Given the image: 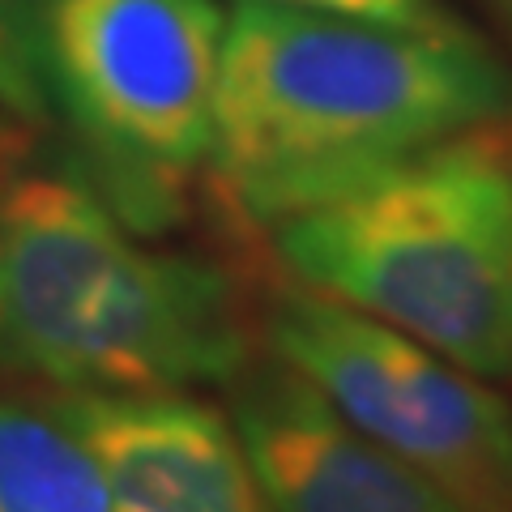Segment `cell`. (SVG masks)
<instances>
[{"mask_svg": "<svg viewBox=\"0 0 512 512\" xmlns=\"http://www.w3.org/2000/svg\"><path fill=\"white\" fill-rule=\"evenodd\" d=\"M487 5L495 9V18H500V22L512 30V0H487Z\"/></svg>", "mask_w": 512, "mask_h": 512, "instance_id": "7c38bea8", "label": "cell"}, {"mask_svg": "<svg viewBox=\"0 0 512 512\" xmlns=\"http://www.w3.org/2000/svg\"><path fill=\"white\" fill-rule=\"evenodd\" d=\"M274 5L342 13V18L384 22V26H440V22H448L436 0H274Z\"/></svg>", "mask_w": 512, "mask_h": 512, "instance_id": "9c48e42d", "label": "cell"}, {"mask_svg": "<svg viewBox=\"0 0 512 512\" xmlns=\"http://www.w3.org/2000/svg\"><path fill=\"white\" fill-rule=\"evenodd\" d=\"M0 512H116L99 461L52 406L0 397Z\"/></svg>", "mask_w": 512, "mask_h": 512, "instance_id": "ba28073f", "label": "cell"}, {"mask_svg": "<svg viewBox=\"0 0 512 512\" xmlns=\"http://www.w3.org/2000/svg\"><path fill=\"white\" fill-rule=\"evenodd\" d=\"M0 363L60 393H171L248 367L218 269L141 248L69 175L0 171Z\"/></svg>", "mask_w": 512, "mask_h": 512, "instance_id": "7a4b0ae2", "label": "cell"}, {"mask_svg": "<svg viewBox=\"0 0 512 512\" xmlns=\"http://www.w3.org/2000/svg\"><path fill=\"white\" fill-rule=\"evenodd\" d=\"M214 0H43V60L133 205L167 201L214 150Z\"/></svg>", "mask_w": 512, "mask_h": 512, "instance_id": "277c9868", "label": "cell"}, {"mask_svg": "<svg viewBox=\"0 0 512 512\" xmlns=\"http://www.w3.org/2000/svg\"><path fill=\"white\" fill-rule=\"evenodd\" d=\"M0 99L18 103V107H30V77L22 69L18 47H13L9 35H5V26H0Z\"/></svg>", "mask_w": 512, "mask_h": 512, "instance_id": "30bf717a", "label": "cell"}, {"mask_svg": "<svg viewBox=\"0 0 512 512\" xmlns=\"http://www.w3.org/2000/svg\"><path fill=\"white\" fill-rule=\"evenodd\" d=\"M18 154H22V141H18V133L0 120V171H9L13 163H18Z\"/></svg>", "mask_w": 512, "mask_h": 512, "instance_id": "8fae6325", "label": "cell"}, {"mask_svg": "<svg viewBox=\"0 0 512 512\" xmlns=\"http://www.w3.org/2000/svg\"><path fill=\"white\" fill-rule=\"evenodd\" d=\"M52 410L141 512H269L227 414L171 393H60Z\"/></svg>", "mask_w": 512, "mask_h": 512, "instance_id": "52a82bcc", "label": "cell"}, {"mask_svg": "<svg viewBox=\"0 0 512 512\" xmlns=\"http://www.w3.org/2000/svg\"><path fill=\"white\" fill-rule=\"evenodd\" d=\"M231 384V423L269 512H466L286 363L244 367Z\"/></svg>", "mask_w": 512, "mask_h": 512, "instance_id": "8992f818", "label": "cell"}, {"mask_svg": "<svg viewBox=\"0 0 512 512\" xmlns=\"http://www.w3.org/2000/svg\"><path fill=\"white\" fill-rule=\"evenodd\" d=\"M274 359L466 512H512V406L483 376L338 299L295 286L265 316Z\"/></svg>", "mask_w": 512, "mask_h": 512, "instance_id": "5b68a950", "label": "cell"}, {"mask_svg": "<svg viewBox=\"0 0 512 512\" xmlns=\"http://www.w3.org/2000/svg\"><path fill=\"white\" fill-rule=\"evenodd\" d=\"M299 286L483 380L512 376V137L470 128L269 222Z\"/></svg>", "mask_w": 512, "mask_h": 512, "instance_id": "3957f363", "label": "cell"}, {"mask_svg": "<svg viewBox=\"0 0 512 512\" xmlns=\"http://www.w3.org/2000/svg\"><path fill=\"white\" fill-rule=\"evenodd\" d=\"M508 103V73L457 22L384 26L239 0L222 22L210 167L235 210L269 227Z\"/></svg>", "mask_w": 512, "mask_h": 512, "instance_id": "6da1fadb", "label": "cell"}]
</instances>
